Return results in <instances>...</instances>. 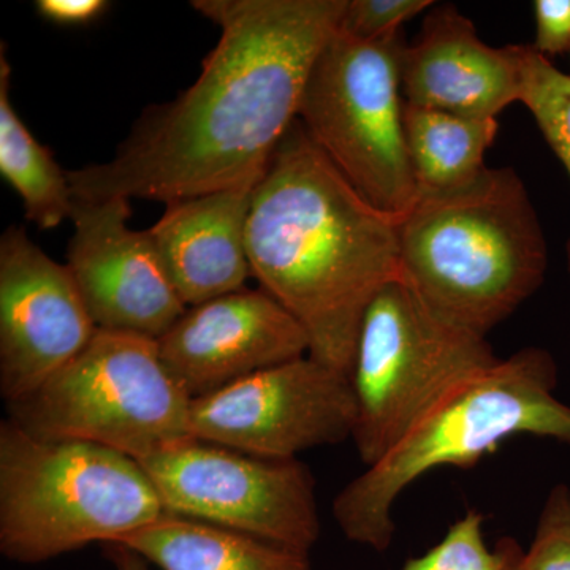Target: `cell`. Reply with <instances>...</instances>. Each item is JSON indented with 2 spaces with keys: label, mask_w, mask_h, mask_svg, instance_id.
I'll return each mask as SVG.
<instances>
[{
  "label": "cell",
  "mask_w": 570,
  "mask_h": 570,
  "mask_svg": "<svg viewBox=\"0 0 570 570\" xmlns=\"http://www.w3.org/2000/svg\"><path fill=\"white\" fill-rule=\"evenodd\" d=\"M347 0H194L219 28L200 75L146 108L107 163L67 171L77 200L170 202L255 187L298 119Z\"/></svg>",
  "instance_id": "cell-1"
},
{
  "label": "cell",
  "mask_w": 570,
  "mask_h": 570,
  "mask_svg": "<svg viewBox=\"0 0 570 570\" xmlns=\"http://www.w3.org/2000/svg\"><path fill=\"white\" fill-rule=\"evenodd\" d=\"M397 224L296 119L254 187L247 254L253 277L302 324L318 362L351 370L367 306L401 277Z\"/></svg>",
  "instance_id": "cell-2"
},
{
  "label": "cell",
  "mask_w": 570,
  "mask_h": 570,
  "mask_svg": "<svg viewBox=\"0 0 570 570\" xmlns=\"http://www.w3.org/2000/svg\"><path fill=\"white\" fill-rule=\"evenodd\" d=\"M400 272L438 316L487 337L546 279V235L512 168L468 186L420 195L397 224Z\"/></svg>",
  "instance_id": "cell-3"
},
{
  "label": "cell",
  "mask_w": 570,
  "mask_h": 570,
  "mask_svg": "<svg viewBox=\"0 0 570 570\" xmlns=\"http://www.w3.org/2000/svg\"><path fill=\"white\" fill-rule=\"evenodd\" d=\"M557 385V362L539 347L521 348L464 379L387 456L337 493V527L351 542L382 553L395 535L397 498L428 472L474 466L517 436L570 445V407L554 396Z\"/></svg>",
  "instance_id": "cell-4"
},
{
  "label": "cell",
  "mask_w": 570,
  "mask_h": 570,
  "mask_svg": "<svg viewBox=\"0 0 570 570\" xmlns=\"http://www.w3.org/2000/svg\"><path fill=\"white\" fill-rule=\"evenodd\" d=\"M137 460L91 442L43 439L0 423V553L39 564L121 542L164 515Z\"/></svg>",
  "instance_id": "cell-5"
},
{
  "label": "cell",
  "mask_w": 570,
  "mask_h": 570,
  "mask_svg": "<svg viewBox=\"0 0 570 570\" xmlns=\"http://www.w3.org/2000/svg\"><path fill=\"white\" fill-rule=\"evenodd\" d=\"M190 406L156 340L97 330L36 392L7 404V419L32 436L91 442L142 461L193 438Z\"/></svg>",
  "instance_id": "cell-6"
},
{
  "label": "cell",
  "mask_w": 570,
  "mask_h": 570,
  "mask_svg": "<svg viewBox=\"0 0 570 570\" xmlns=\"http://www.w3.org/2000/svg\"><path fill=\"white\" fill-rule=\"evenodd\" d=\"M487 337L438 316L401 277L367 306L348 379L363 466L387 456L450 390L497 362Z\"/></svg>",
  "instance_id": "cell-7"
},
{
  "label": "cell",
  "mask_w": 570,
  "mask_h": 570,
  "mask_svg": "<svg viewBox=\"0 0 570 570\" xmlns=\"http://www.w3.org/2000/svg\"><path fill=\"white\" fill-rule=\"evenodd\" d=\"M403 36L360 41L333 33L307 77L298 121L379 212L406 216L419 200L404 137Z\"/></svg>",
  "instance_id": "cell-8"
},
{
  "label": "cell",
  "mask_w": 570,
  "mask_h": 570,
  "mask_svg": "<svg viewBox=\"0 0 570 570\" xmlns=\"http://www.w3.org/2000/svg\"><path fill=\"white\" fill-rule=\"evenodd\" d=\"M165 512L309 554L321 538L316 479L298 460H266L187 438L138 461Z\"/></svg>",
  "instance_id": "cell-9"
},
{
  "label": "cell",
  "mask_w": 570,
  "mask_h": 570,
  "mask_svg": "<svg viewBox=\"0 0 570 570\" xmlns=\"http://www.w3.org/2000/svg\"><path fill=\"white\" fill-rule=\"evenodd\" d=\"M355 417L348 373L307 354L193 400L190 436L258 459L298 460L352 439Z\"/></svg>",
  "instance_id": "cell-10"
},
{
  "label": "cell",
  "mask_w": 570,
  "mask_h": 570,
  "mask_svg": "<svg viewBox=\"0 0 570 570\" xmlns=\"http://www.w3.org/2000/svg\"><path fill=\"white\" fill-rule=\"evenodd\" d=\"M97 326L69 266L11 225L0 238V395L36 392L91 343Z\"/></svg>",
  "instance_id": "cell-11"
},
{
  "label": "cell",
  "mask_w": 570,
  "mask_h": 570,
  "mask_svg": "<svg viewBox=\"0 0 570 570\" xmlns=\"http://www.w3.org/2000/svg\"><path fill=\"white\" fill-rule=\"evenodd\" d=\"M129 198L77 200L67 262L97 330L160 340L186 313L148 230L129 227Z\"/></svg>",
  "instance_id": "cell-12"
},
{
  "label": "cell",
  "mask_w": 570,
  "mask_h": 570,
  "mask_svg": "<svg viewBox=\"0 0 570 570\" xmlns=\"http://www.w3.org/2000/svg\"><path fill=\"white\" fill-rule=\"evenodd\" d=\"M160 358L190 400L309 354L302 324L264 288L187 307L160 340Z\"/></svg>",
  "instance_id": "cell-13"
},
{
  "label": "cell",
  "mask_w": 570,
  "mask_h": 570,
  "mask_svg": "<svg viewBox=\"0 0 570 570\" xmlns=\"http://www.w3.org/2000/svg\"><path fill=\"white\" fill-rule=\"evenodd\" d=\"M404 102L497 119L520 102L519 45L493 48L455 7H434L400 61Z\"/></svg>",
  "instance_id": "cell-14"
},
{
  "label": "cell",
  "mask_w": 570,
  "mask_h": 570,
  "mask_svg": "<svg viewBox=\"0 0 570 570\" xmlns=\"http://www.w3.org/2000/svg\"><path fill=\"white\" fill-rule=\"evenodd\" d=\"M254 187L170 202L148 228L165 269L187 307L242 291L253 277L247 219Z\"/></svg>",
  "instance_id": "cell-15"
},
{
  "label": "cell",
  "mask_w": 570,
  "mask_h": 570,
  "mask_svg": "<svg viewBox=\"0 0 570 570\" xmlns=\"http://www.w3.org/2000/svg\"><path fill=\"white\" fill-rule=\"evenodd\" d=\"M119 543L160 570H313L309 554L174 513Z\"/></svg>",
  "instance_id": "cell-16"
},
{
  "label": "cell",
  "mask_w": 570,
  "mask_h": 570,
  "mask_svg": "<svg viewBox=\"0 0 570 570\" xmlns=\"http://www.w3.org/2000/svg\"><path fill=\"white\" fill-rule=\"evenodd\" d=\"M404 137L420 195L450 193L487 170L497 119L466 118L404 102Z\"/></svg>",
  "instance_id": "cell-17"
},
{
  "label": "cell",
  "mask_w": 570,
  "mask_h": 570,
  "mask_svg": "<svg viewBox=\"0 0 570 570\" xmlns=\"http://www.w3.org/2000/svg\"><path fill=\"white\" fill-rule=\"evenodd\" d=\"M11 69L0 55V175L20 195L24 216L40 230L70 219L75 198L69 176L14 111L10 97Z\"/></svg>",
  "instance_id": "cell-18"
},
{
  "label": "cell",
  "mask_w": 570,
  "mask_h": 570,
  "mask_svg": "<svg viewBox=\"0 0 570 570\" xmlns=\"http://www.w3.org/2000/svg\"><path fill=\"white\" fill-rule=\"evenodd\" d=\"M520 102L534 116L543 138L570 176V75L531 45H519ZM570 273V239L566 246Z\"/></svg>",
  "instance_id": "cell-19"
},
{
  "label": "cell",
  "mask_w": 570,
  "mask_h": 570,
  "mask_svg": "<svg viewBox=\"0 0 570 570\" xmlns=\"http://www.w3.org/2000/svg\"><path fill=\"white\" fill-rule=\"evenodd\" d=\"M483 523V513L469 510L433 549L411 558L400 570H521L527 550L519 540L501 538L490 546Z\"/></svg>",
  "instance_id": "cell-20"
},
{
  "label": "cell",
  "mask_w": 570,
  "mask_h": 570,
  "mask_svg": "<svg viewBox=\"0 0 570 570\" xmlns=\"http://www.w3.org/2000/svg\"><path fill=\"white\" fill-rule=\"evenodd\" d=\"M521 570H570V489L564 483L543 502Z\"/></svg>",
  "instance_id": "cell-21"
},
{
  "label": "cell",
  "mask_w": 570,
  "mask_h": 570,
  "mask_svg": "<svg viewBox=\"0 0 570 570\" xmlns=\"http://www.w3.org/2000/svg\"><path fill=\"white\" fill-rule=\"evenodd\" d=\"M431 6L430 0H347L337 31L360 41L389 39Z\"/></svg>",
  "instance_id": "cell-22"
},
{
  "label": "cell",
  "mask_w": 570,
  "mask_h": 570,
  "mask_svg": "<svg viewBox=\"0 0 570 570\" xmlns=\"http://www.w3.org/2000/svg\"><path fill=\"white\" fill-rule=\"evenodd\" d=\"M534 21L535 51L549 59L570 51V0H535Z\"/></svg>",
  "instance_id": "cell-23"
},
{
  "label": "cell",
  "mask_w": 570,
  "mask_h": 570,
  "mask_svg": "<svg viewBox=\"0 0 570 570\" xmlns=\"http://www.w3.org/2000/svg\"><path fill=\"white\" fill-rule=\"evenodd\" d=\"M37 13L58 26H88L110 10L107 0H37Z\"/></svg>",
  "instance_id": "cell-24"
},
{
  "label": "cell",
  "mask_w": 570,
  "mask_h": 570,
  "mask_svg": "<svg viewBox=\"0 0 570 570\" xmlns=\"http://www.w3.org/2000/svg\"><path fill=\"white\" fill-rule=\"evenodd\" d=\"M104 553L110 560L115 570H151L148 561L142 560L140 554L135 553L124 543H105Z\"/></svg>",
  "instance_id": "cell-25"
}]
</instances>
